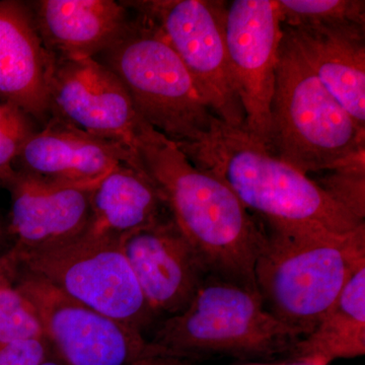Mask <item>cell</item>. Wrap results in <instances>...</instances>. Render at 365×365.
Returning a JSON list of instances; mask_svg holds the SVG:
<instances>
[{"mask_svg": "<svg viewBox=\"0 0 365 365\" xmlns=\"http://www.w3.org/2000/svg\"><path fill=\"white\" fill-rule=\"evenodd\" d=\"M28 113L0 103V185L6 186L16 173V160L31 136L40 128Z\"/></svg>", "mask_w": 365, "mask_h": 365, "instance_id": "7402d4cb", "label": "cell"}, {"mask_svg": "<svg viewBox=\"0 0 365 365\" xmlns=\"http://www.w3.org/2000/svg\"><path fill=\"white\" fill-rule=\"evenodd\" d=\"M225 42L245 113L244 130L267 145L278 50L283 37L276 0H235L227 6Z\"/></svg>", "mask_w": 365, "mask_h": 365, "instance_id": "30bf717a", "label": "cell"}, {"mask_svg": "<svg viewBox=\"0 0 365 365\" xmlns=\"http://www.w3.org/2000/svg\"><path fill=\"white\" fill-rule=\"evenodd\" d=\"M365 150L314 180L333 200L355 217H365Z\"/></svg>", "mask_w": 365, "mask_h": 365, "instance_id": "44dd1931", "label": "cell"}, {"mask_svg": "<svg viewBox=\"0 0 365 365\" xmlns=\"http://www.w3.org/2000/svg\"><path fill=\"white\" fill-rule=\"evenodd\" d=\"M121 163L140 169L137 155L126 146L50 119L26 141L16 167L53 181L93 182Z\"/></svg>", "mask_w": 365, "mask_h": 365, "instance_id": "9a60e30c", "label": "cell"}, {"mask_svg": "<svg viewBox=\"0 0 365 365\" xmlns=\"http://www.w3.org/2000/svg\"><path fill=\"white\" fill-rule=\"evenodd\" d=\"M178 148L197 168L227 182L267 227L347 234L364 225L312 178L274 157L244 129L216 119L200 143Z\"/></svg>", "mask_w": 365, "mask_h": 365, "instance_id": "7a4b0ae2", "label": "cell"}, {"mask_svg": "<svg viewBox=\"0 0 365 365\" xmlns=\"http://www.w3.org/2000/svg\"><path fill=\"white\" fill-rule=\"evenodd\" d=\"M32 304L43 335L71 365H129L160 357L143 332L98 313L51 283L21 270L16 283Z\"/></svg>", "mask_w": 365, "mask_h": 365, "instance_id": "9c48e42d", "label": "cell"}, {"mask_svg": "<svg viewBox=\"0 0 365 365\" xmlns=\"http://www.w3.org/2000/svg\"><path fill=\"white\" fill-rule=\"evenodd\" d=\"M43 335L39 319L16 284L0 292V347Z\"/></svg>", "mask_w": 365, "mask_h": 365, "instance_id": "603a6c76", "label": "cell"}, {"mask_svg": "<svg viewBox=\"0 0 365 365\" xmlns=\"http://www.w3.org/2000/svg\"><path fill=\"white\" fill-rule=\"evenodd\" d=\"M290 354L295 361L330 365L365 354V266L346 283L318 325L297 341Z\"/></svg>", "mask_w": 365, "mask_h": 365, "instance_id": "d6986e66", "label": "cell"}, {"mask_svg": "<svg viewBox=\"0 0 365 365\" xmlns=\"http://www.w3.org/2000/svg\"><path fill=\"white\" fill-rule=\"evenodd\" d=\"M100 181H53L16 170L4 186L11 193L7 232L13 247L35 251L78 237L88 227L91 197Z\"/></svg>", "mask_w": 365, "mask_h": 365, "instance_id": "4fadbf2b", "label": "cell"}, {"mask_svg": "<svg viewBox=\"0 0 365 365\" xmlns=\"http://www.w3.org/2000/svg\"><path fill=\"white\" fill-rule=\"evenodd\" d=\"M130 11L123 31L95 59L120 79L139 116L155 130L178 146L200 143L217 118L162 31Z\"/></svg>", "mask_w": 365, "mask_h": 365, "instance_id": "277c9868", "label": "cell"}, {"mask_svg": "<svg viewBox=\"0 0 365 365\" xmlns=\"http://www.w3.org/2000/svg\"><path fill=\"white\" fill-rule=\"evenodd\" d=\"M134 151L208 275L257 289L254 270L265 230L232 189L220 177L197 168L146 122L137 133Z\"/></svg>", "mask_w": 365, "mask_h": 365, "instance_id": "6da1fadb", "label": "cell"}, {"mask_svg": "<svg viewBox=\"0 0 365 365\" xmlns=\"http://www.w3.org/2000/svg\"><path fill=\"white\" fill-rule=\"evenodd\" d=\"M18 253L21 270L125 325L143 332L155 316L120 242L81 234L52 248Z\"/></svg>", "mask_w": 365, "mask_h": 365, "instance_id": "52a82bcc", "label": "cell"}, {"mask_svg": "<svg viewBox=\"0 0 365 365\" xmlns=\"http://www.w3.org/2000/svg\"><path fill=\"white\" fill-rule=\"evenodd\" d=\"M282 30L319 81L365 128V28L282 25Z\"/></svg>", "mask_w": 365, "mask_h": 365, "instance_id": "e0dca14e", "label": "cell"}, {"mask_svg": "<svg viewBox=\"0 0 365 365\" xmlns=\"http://www.w3.org/2000/svg\"><path fill=\"white\" fill-rule=\"evenodd\" d=\"M248 365H276L274 364H248Z\"/></svg>", "mask_w": 365, "mask_h": 365, "instance_id": "f546056e", "label": "cell"}, {"mask_svg": "<svg viewBox=\"0 0 365 365\" xmlns=\"http://www.w3.org/2000/svg\"><path fill=\"white\" fill-rule=\"evenodd\" d=\"M169 215L145 173L121 163L93 190L90 220L83 234L121 242L127 235Z\"/></svg>", "mask_w": 365, "mask_h": 365, "instance_id": "ac0fdd59", "label": "cell"}, {"mask_svg": "<svg viewBox=\"0 0 365 365\" xmlns=\"http://www.w3.org/2000/svg\"><path fill=\"white\" fill-rule=\"evenodd\" d=\"M121 248L155 314L182 312L208 276L170 215L125 237Z\"/></svg>", "mask_w": 365, "mask_h": 365, "instance_id": "7c38bea8", "label": "cell"}, {"mask_svg": "<svg viewBox=\"0 0 365 365\" xmlns=\"http://www.w3.org/2000/svg\"><path fill=\"white\" fill-rule=\"evenodd\" d=\"M255 282L269 313L309 335L365 266V225L347 234L267 227Z\"/></svg>", "mask_w": 365, "mask_h": 365, "instance_id": "3957f363", "label": "cell"}, {"mask_svg": "<svg viewBox=\"0 0 365 365\" xmlns=\"http://www.w3.org/2000/svg\"><path fill=\"white\" fill-rule=\"evenodd\" d=\"M281 23L297 26L365 28L364 0H276Z\"/></svg>", "mask_w": 365, "mask_h": 365, "instance_id": "ffe728a7", "label": "cell"}, {"mask_svg": "<svg viewBox=\"0 0 365 365\" xmlns=\"http://www.w3.org/2000/svg\"><path fill=\"white\" fill-rule=\"evenodd\" d=\"M51 349L45 336L14 341L0 347V365H39Z\"/></svg>", "mask_w": 365, "mask_h": 365, "instance_id": "cb8c5ba5", "label": "cell"}, {"mask_svg": "<svg viewBox=\"0 0 365 365\" xmlns=\"http://www.w3.org/2000/svg\"><path fill=\"white\" fill-rule=\"evenodd\" d=\"M123 4L162 31L215 116L230 126L244 129V109L225 42L227 2L132 0Z\"/></svg>", "mask_w": 365, "mask_h": 365, "instance_id": "ba28073f", "label": "cell"}, {"mask_svg": "<svg viewBox=\"0 0 365 365\" xmlns=\"http://www.w3.org/2000/svg\"><path fill=\"white\" fill-rule=\"evenodd\" d=\"M299 339L269 313L258 290L208 275L188 306L165 319L150 342L160 357L182 360L273 356L292 352Z\"/></svg>", "mask_w": 365, "mask_h": 365, "instance_id": "8992f818", "label": "cell"}, {"mask_svg": "<svg viewBox=\"0 0 365 365\" xmlns=\"http://www.w3.org/2000/svg\"><path fill=\"white\" fill-rule=\"evenodd\" d=\"M54 62L28 2L0 0V103L21 108L40 126L47 123Z\"/></svg>", "mask_w": 365, "mask_h": 365, "instance_id": "5bb4252c", "label": "cell"}, {"mask_svg": "<svg viewBox=\"0 0 365 365\" xmlns=\"http://www.w3.org/2000/svg\"><path fill=\"white\" fill-rule=\"evenodd\" d=\"M129 365H189L185 364L182 359H170V357H151L138 360Z\"/></svg>", "mask_w": 365, "mask_h": 365, "instance_id": "484cf974", "label": "cell"}, {"mask_svg": "<svg viewBox=\"0 0 365 365\" xmlns=\"http://www.w3.org/2000/svg\"><path fill=\"white\" fill-rule=\"evenodd\" d=\"M49 115L50 119L122 144L134 153L144 122L120 79L95 58L55 59Z\"/></svg>", "mask_w": 365, "mask_h": 365, "instance_id": "8fae6325", "label": "cell"}, {"mask_svg": "<svg viewBox=\"0 0 365 365\" xmlns=\"http://www.w3.org/2000/svg\"><path fill=\"white\" fill-rule=\"evenodd\" d=\"M9 241V232H7V225L2 222L0 218V245H6Z\"/></svg>", "mask_w": 365, "mask_h": 365, "instance_id": "83f0119b", "label": "cell"}, {"mask_svg": "<svg viewBox=\"0 0 365 365\" xmlns=\"http://www.w3.org/2000/svg\"><path fill=\"white\" fill-rule=\"evenodd\" d=\"M21 271L18 251L11 247L6 254L0 256V292L16 284Z\"/></svg>", "mask_w": 365, "mask_h": 365, "instance_id": "d4e9b609", "label": "cell"}, {"mask_svg": "<svg viewBox=\"0 0 365 365\" xmlns=\"http://www.w3.org/2000/svg\"><path fill=\"white\" fill-rule=\"evenodd\" d=\"M39 365H71L67 364L66 360L62 359L61 356L55 351L54 348L52 347L51 351H50L48 356Z\"/></svg>", "mask_w": 365, "mask_h": 365, "instance_id": "4316f807", "label": "cell"}, {"mask_svg": "<svg viewBox=\"0 0 365 365\" xmlns=\"http://www.w3.org/2000/svg\"><path fill=\"white\" fill-rule=\"evenodd\" d=\"M29 9L43 45L55 59L96 58L130 18L114 0H36Z\"/></svg>", "mask_w": 365, "mask_h": 365, "instance_id": "2e32d148", "label": "cell"}, {"mask_svg": "<svg viewBox=\"0 0 365 365\" xmlns=\"http://www.w3.org/2000/svg\"><path fill=\"white\" fill-rule=\"evenodd\" d=\"M276 365H311V364H304V362L294 361V364H276Z\"/></svg>", "mask_w": 365, "mask_h": 365, "instance_id": "f1b7e54d", "label": "cell"}, {"mask_svg": "<svg viewBox=\"0 0 365 365\" xmlns=\"http://www.w3.org/2000/svg\"><path fill=\"white\" fill-rule=\"evenodd\" d=\"M266 148L304 174H321L365 150V128L336 100L283 33Z\"/></svg>", "mask_w": 365, "mask_h": 365, "instance_id": "5b68a950", "label": "cell"}]
</instances>
